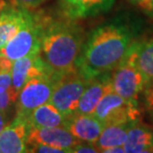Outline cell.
Here are the masks:
<instances>
[{"mask_svg": "<svg viewBox=\"0 0 153 153\" xmlns=\"http://www.w3.org/2000/svg\"><path fill=\"white\" fill-rule=\"evenodd\" d=\"M103 152L105 153H123L124 149H123V146H114V147L105 149Z\"/></svg>", "mask_w": 153, "mask_h": 153, "instance_id": "4316f807", "label": "cell"}, {"mask_svg": "<svg viewBox=\"0 0 153 153\" xmlns=\"http://www.w3.org/2000/svg\"><path fill=\"white\" fill-rule=\"evenodd\" d=\"M93 114L103 125L122 123L139 120L141 108L139 105L127 102L114 91H111L102 97Z\"/></svg>", "mask_w": 153, "mask_h": 153, "instance_id": "52a82bcc", "label": "cell"}, {"mask_svg": "<svg viewBox=\"0 0 153 153\" xmlns=\"http://www.w3.org/2000/svg\"><path fill=\"white\" fill-rule=\"evenodd\" d=\"M30 125L28 119L15 114L11 122L0 133V153L28 152V134Z\"/></svg>", "mask_w": 153, "mask_h": 153, "instance_id": "9c48e42d", "label": "cell"}, {"mask_svg": "<svg viewBox=\"0 0 153 153\" xmlns=\"http://www.w3.org/2000/svg\"><path fill=\"white\" fill-rule=\"evenodd\" d=\"M8 5H10V3L8 2V0H0V12H1L4 8L7 7Z\"/></svg>", "mask_w": 153, "mask_h": 153, "instance_id": "83f0119b", "label": "cell"}, {"mask_svg": "<svg viewBox=\"0 0 153 153\" xmlns=\"http://www.w3.org/2000/svg\"><path fill=\"white\" fill-rule=\"evenodd\" d=\"M58 79L50 73L30 79L18 94L15 114L27 118L35 108L48 102Z\"/></svg>", "mask_w": 153, "mask_h": 153, "instance_id": "5b68a950", "label": "cell"}, {"mask_svg": "<svg viewBox=\"0 0 153 153\" xmlns=\"http://www.w3.org/2000/svg\"><path fill=\"white\" fill-rule=\"evenodd\" d=\"M129 1L145 15L153 18V0H129Z\"/></svg>", "mask_w": 153, "mask_h": 153, "instance_id": "cb8c5ba5", "label": "cell"}, {"mask_svg": "<svg viewBox=\"0 0 153 153\" xmlns=\"http://www.w3.org/2000/svg\"><path fill=\"white\" fill-rule=\"evenodd\" d=\"M29 10L8 5L0 12V50L19 32Z\"/></svg>", "mask_w": 153, "mask_h": 153, "instance_id": "2e32d148", "label": "cell"}, {"mask_svg": "<svg viewBox=\"0 0 153 153\" xmlns=\"http://www.w3.org/2000/svg\"><path fill=\"white\" fill-rule=\"evenodd\" d=\"M12 64L13 62L6 57L0 56V93L7 91L11 87Z\"/></svg>", "mask_w": 153, "mask_h": 153, "instance_id": "ffe728a7", "label": "cell"}, {"mask_svg": "<svg viewBox=\"0 0 153 153\" xmlns=\"http://www.w3.org/2000/svg\"><path fill=\"white\" fill-rule=\"evenodd\" d=\"M28 152L37 153H65V151L60 148L53 147L50 145L42 144V143H30L28 144Z\"/></svg>", "mask_w": 153, "mask_h": 153, "instance_id": "603a6c76", "label": "cell"}, {"mask_svg": "<svg viewBox=\"0 0 153 153\" xmlns=\"http://www.w3.org/2000/svg\"><path fill=\"white\" fill-rule=\"evenodd\" d=\"M88 81V79L82 76L76 69L61 76L55 84L48 102L54 105L65 117H69L76 112Z\"/></svg>", "mask_w": 153, "mask_h": 153, "instance_id": "277c9868", "label": "cell"}, {"mask_svg": "<svg viewBox=\"0 0 153 153\" xmlns=\"http://www.w3.org/2000/svg\"><path fill=\"white\" fill-rule=\"evenodd\" d=\"M135 40L133 28L121 19L100 24L85 37L76 63V71L87 79L111 72Z\"/></svg>", "mask_w": 153, "mask_h": 153, "instance_id": "6da1fadb", "label": "cell"}, {"mask_svg": "<svg viewBox=\"0 0 153 153\" xmlns=\"http://www.w3.org/2000/svg\"><path fill=\"white\" fill-rule=\"evenodd\" d=\"M122 146L126 153L153 152V125L143 123L140 119L133 121Z\"/></svg>", "mask_w": 153, "mask_h": 153, "instance_id": "5bb4252c", "label": "cell"}, {"mask_svg": "<svg viewBox=\"0 0 153 153\" xmlns=\"http://www.w3.org/2000/svg\"><path fill=\"white\" fill-rule=\"evenodd\" d=\"M18 91L12 87L7 91L0 93V111L6 115L10 116L12 111H15V103H16Z\"/></svg>", "mask_w": 153, "mask_h": 153, "instance_id": "d6986e66", "label": "cell"}, {"mask_svg": "<svg viewBox=\"0 0 153 153\" xmlns=\"http://www.w3.org/2000/svg\"><path fill=\"white\" fill-rule=\"evenodd\" d=\"M115 0H58L59 15L71 20L96 17L109 11Z\"/></svg>", "mask_w": 153, "mask_h": 153, "instance_id": "ba28073f", "label": "cell"}, {"mask_svg": "<svg viewBox=\"0 0 153 153\" xmlns=\"http://www.w3.org/2000/svg\"><path fill=\"white\" fill-rule=\"evenodd\" d=\"M84 28L75 20L59 15H43L40 56L56 78L76 70L85 39Z\"/></svg>", "mask_w": 153, "mask_h": 153, "instance_id": "7a4b0ae2", "label": "cell"}, {"mask_svg": "<svg viewBox=\"0 0 153 153\" xmlns=\"http://www.w3.org/2000/svg\"><path fill=\"white\" fill-rule=\"evenodd\" d=\"M47 73L51 74L40 54H30L14 61L12 64L11 85L19 93L23 85L30 79Z\"/></svg>", "mask_w": 153, "mask_h": 153, "instance_id": "7c38bea8", "label": "cell"}, {"mask_svg": "<svg viewBox=\"0 0 153 153\" xmlns=\"http://www.w3.org/2000/svg\"><path fill=\"white\" fill-rule=\"evenodd\" d=\"M111 91H114L111 85V72L90 79L79 100L76 112L93 114L102 97Z\"/></svg>", "mask_w": 153, "mask_h": 153, "instance_id": "8fae6325", "label": "cell"}, {"mask_svg": "<svg viewBox=\"0 0 153 153\" xmlns=\"http://www.w3.org/2000/svg\"><path fill=\"white\" fill-rule=\"evenodd\" d=\"M43 15L29 10L23 26L0 50V56H4L14 62L30 54H40Z\"/></svg>", "mask_w": 153, "mask_h": 153, "instance_id": "3957f363", "label": "cell"}, {"mask_svg": "<svg viewBox=\"0 0 153 153\" xmlns=\"http://www.w3.org/2000/svg\"><path fill=\"white\" fill-rule=\"evenodd\" d=\"M8 115H6L2 111H0V133L2 132V130L4 129L6 125L8 124Z\"/></svg>", "mask_w": 153, "mask_h": 153, "instance_id": "484cf974", "label": "cell"}, {"mask_svg": "<svg viewBox=\"0 0 153 153\" xmlns=\"http://www.w3.org/2000/svg\"><path fill=\"white\" fill-rule=\"evenodd\" d=\"M105 125L94 114H73L67 117L65 128L82 141L96 143Z\"/></svg>", "mask_w": 153, "mask_h": 153, "instance_id": "4fadbf2b", "label": "cell"}, {"mask_svg": "<svg viewBox=\"0 0 153 153\" xmlns=\"http://www.w3.org/2000/svg\"><path fill=\"white\" fill-rule=\"evenodd\" d=\"M111 78L115 94L127 102L139 105L140 97L146 88V81L126 56L111 72Z\"/></svg>", "mask_w": 153, "mask_h": 153, "instance_id": "8992f818", "label": "cell"}, {"mask_svg": "<svg viewBox=\"0 0 153 153\" xmlns=\"http://www.w3.org/2000/svg\"><path fill=\"white\" fill-rule=\"evenodd\" d=\"M126 57L132 62L146 81L153 85V37L134 41Z\"/></svg>", "mask_w": 153, "mask_h": 153, "instance_id": "9a60e30c", "label": "cell"}, {"mask_svg": "<svg viewBox=\"0 0 153 153\" xmlns=\"http://www.w3.org/2000/svg\"><path fill=\"white\" fill-rule=\"evenodd\" d=\"M32 127H65L67 117H65L50 102L43 103L35 108L27 117Z\"/></svg>", "mask_w": 153, "mask_h": 153, "instance_id": "e0dca14e", "label": "cell"}, {"mask_svg": "<svg viewBox=\"0 0 153 153\" xmlns=\"http://www.w3.org/2000/svg\"><path fill=\"white\" fill-rule=\"evenodd\" d=\"M131 122H122V123H111L105 125L96 144L99 152H103L105 149L114 147V146H122L126 138L127 130Z\"/></svg>", "mask_w": 153, "mask_h": 153, "instance_id": "ac0fdd59", "label": "cell"}, {"mask_svg": "<svg viewBox=\"0 0 153 153\" xmlns=\"http://www.w3.org/2000/svg\"><path fill=\"white\" fill-rule=\"evenodd\" d=\"M79 141V140L65 127H32L28 134L27 144L42 143L69 153L72 152L73 147Z\"/></svg>", "mask_w": 153, "mask_h": 153, "instance_id": "30bf717a", "label": "cell"}, {"mask_svg": "<svg viewBox=\"0 0 153 153\" xmlns=\"http://www.w3.org/2000/svg\"><path fill=\"white\" fill-rule=\"evenodd\" d=\"M47 0H8L11 5L16 7L27 9V10H34L45 3Z\"/></svg>", "mask_w": 153, "mask_h": 153, "instance_id": "7402d4cb", "label": "cell"}, {"mask_svg": "<svg viewBox=\"0 0 153 153\" xmlns=\"http://www.w3.org/2000/svg\"><path fill=\"white\" fill-rule=\"evenodd\" d=\"M72 152H75V153H96V152H99V150L97 149L94 143L88 142V141H82V140H79L74 147H73Z\"/></svg>", "mask_w": 153, "mask_h": 153, "instance_id": "d4e9b609", "label": "cell"}, {"mask_svg": "<svg viewBox=\"0 0 153 153\" xmlns=\"http://www.w3.org/2000/svg\"><path fill=\"white\" fill-rule=\"evenodd\" d=\"M141 96L144 111L153 123V85H146Z\"/></svg>", "mask_w": 153, "mask_h": 153, "instance_id": "44dd1931", "label": "cell"}]
</instances>
